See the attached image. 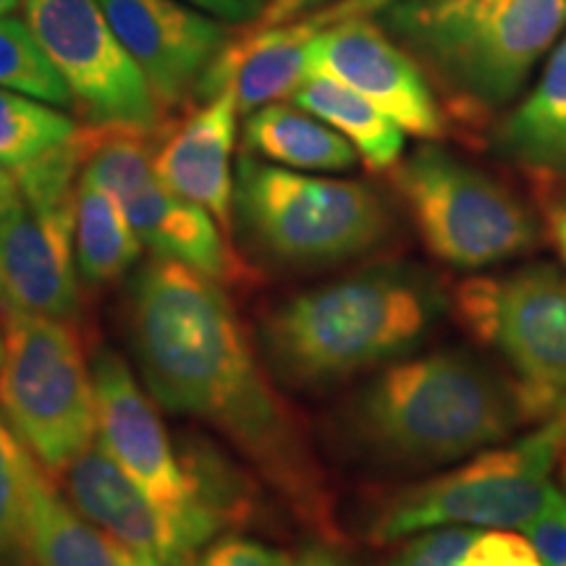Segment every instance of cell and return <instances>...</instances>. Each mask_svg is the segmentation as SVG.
<instances>
[{"label":"cell","mask_w":566,"mask_h":566,"mask_svg":"<svg viewBox=\"0 0 566 566\" xmlns=\"http://www.w3.org/2000/svg\"><path fill=\"white\" fill-rule=\"evenodd\" d=\"M132 336L163 407L216 424L296 512L328 527V493L313 451L254 359L221 283L179 260H153L134 281Z\"/></svg>","instance_id":"6da1fadb"},{"label":"cell","mask_w":566,"mask_h":566,"mask_svg":"<svg viewBox=\"0 0 566 566\" xmlns=\"http://www.w3.org/2000/svg\"><path fill=\"white\" fill-rule=\"evenodd\" d=\"M446 310L415 265H373L289 296L260 325L271 370L286 386L323 388L407 357Z\"/></svg>","instance_id":"7a4b0ae2"},{"label":"cell","mask_w":566,"mask_h":566,"mask_svg":"<svg viewBox=\"0 0 566 566\" xmlns=\"http://www.w3.org/2000/svg\"><path fill=\"white\" fill-rule=\"evenodd\" d=\"M525 422L514 384L464 352L388 365L359 391L352 428L394 467H438L491 449Z\"/></svg>","instance_id":"3957f363"},{"label":"cell","mask_w":566,"mask_h":566,"mask_svg":"<svg viewBox=\"0 0 566 566\" xmlns=\"http://www.w3.org/2000/svg\"><path fill=\"white\" fill-rule=\"evenodd\" d=\"M384 30L446 92L501 108L566 27V0H396Z\"/></svg>","instance_id":"277c9868"},{"label":"cell","mask_w":566,"mask_h":566,"mask_svg":"<svg viewBox=\"0 0 566 566\" xmlns=\"http://www.w3.org/2000/svg\"><path fill=\"white\" fill-rule=\"evenodd\" d=\"M233 210L250 242L289 268L346 263L391 233V212L367 184L296 174L254 155L239 160Z\"/></svg>","instance_id":"5b68a950"},{"label":"cell","mask_w":566,"mask_h":566,"mask_svg":"<svg viewBox=\"0 0 566 566\" xmlns=\"http://www.w3.org/2000/svg\"><path fill=\"white\" fill-rule=\"evenodd\" d=\"M566 446V412L509 446H491L457 470L399 491L375 516L370 535L394 543L433 527H525L554 493Z\"/></svg>","instance_id":"8992f818"},{"label":"cell","mask_w":566,"mask_h":566,"mask_svg":"<svg viewBox=\"0 0 566 566\" xmlns=\"http://www.w3.org/2000/svg\"><path fill=\"white\" fill-rule=\"evenodd\" d=\"M394 184L430 254L459 271L506 263L541 242L533 210L514 189L438 145L399 163Z\"/></svg>","instance_id":"52a82bcc"},{"label":"cell","mask_w":566,"mask_h":566,"mask_svg":"<svg viewBox=\"0 0 566 566\" xmlns=\"http://www.w3.org/2000/svg\"><path fill=\"white\" fill-rule=\"evenodd\" d=\"M0 409L48 472H61L95 443V384L74 325L6 313Z\"/></svg>","instance_id":"ba28073f"},{"label":"cell","mask_w":566,"mask_h":566,"mask_svg":"<svg viewBox=\"0 0 566 566\" xmlns=\"http://www.w3.org/2000/svg\"><path fill=\"white\" fill-rule=\"evenodd\" d=\"M454 304L467 334L509 363L525 422L566 412V275L556 265L467 279Z\"/></svg>","instance_id":"9c48e42d"},{"label":"cell","mask_w":566,"mask_h":566,"mask_svg":"<svg viewBox=\"0 0 566 566\" xmlns=\"http://www.w3.org/2000/svg\"><path fill=\"white\" fill-rule=\"evenodd\" d=\"M160 126H76L80 176L116 197L139 242L158 252V258L179 260L218 283L244 281L250 271L231 252L216 218L174 195L155 176L153 153Z\"/></svg>","instance_id":"30bf717a"},{"label":"cell","mask_w":566,"mask_h":566,"mask_svg":"<svg viewBox=\"0 0 566 566\" xmlns=\"http://www.w3.org/2000/svg\"><path fill=\"white\" fill-rule=\"evenodd\" d=\"M11 174L21 200L0 216V307L66 321L80 310L74 137Z\"/></svg>","instance_id":"8fae6325"},{"label":"cell","mask_w":566,"mask_h":566,"mask_svg":"<svg viewBox=\"0 0 566 566\" xmlns=\"http://www.w3.org/2000/svg\"><path fill=\"white\" fill-rule=\"evenodd\" d=\"M27 24L92 124L158 126L160 108L97 0H24Z\"/></svg>","instance_id":"7c38bea8"},{"label":"cell","mask_w":566,"mask_h":566,"mask_svg":"<svg viewBox=\"0 0 566 566\" xmlns=\"http://www.w3.org/2000/svg\"><path fill=\"white\" fill-rule=\"evenodd\" d=\"M310 69L349 84L407 134L422 139L446 134L443 111L422 69L367 17L323 27L310 45Z\"/></svg>","instance_id":"4fadbf2b"},{"label":"cell","mask_w":566,"mask_h":566,"mask_svg":"<svg viewBox=\"0 0 566 566\" xmlns=\"http://www.w3.org/2000/svg\"><path fill=\"white\" fill-rule=\"evenodd\" d=\"M111 30L150 84L160 113L195 95L197 82L229 42V27L176 0H97Z\"/></svg>","instance_id":"5bb4252c"},{"label":"cell","mask_w":566,"mask_h":566,"mask_svg":"<svg viewBox=\"0 0 566 566\" xmlns=\"http://www.w3.org/2000/svg\"><path fill=\"white\" fill-rule=\"evenodd\" d=\"M61 472L71 504L118 546L158 558L166 566H197L200 554L189 546L179 525L126 475L103 446L92 443Z\"/></svg>","instance_id":"9a60e30c"},{"label":"cell","mask_w":566,"mask_h":566,"mask_svg":"<svg viewBox=\"0 0 566 566\" xmlns=\"http://www.w3.org/2000/svg\"><path fill=\"white\" fill-rule=\"evenodd\" d=\"M323 30L317 17L283 21L273 27H244L229 38L195 87L197 101L208 103L231 92L237 111L250 116L263 105L292 97L310 69V45Z\"/></svg>","instance_id":"2e32d148"},{"label":"cell","mask_w":566,"mask_h":566,"mask_svg":"<svg viewBox=\"0 0 566 566\" xmlns=\"http://www.w3.org/2000/svg\"><path fill=\"white\" fill-rule=\"evenodd\" d=\"M237 116L233 95L221 92L181 124L160 126L153 153V171L163 187L208 210L223 231L231 229L233 218L231 150Z\"/></svg>","instance_id":"e0dca14e"},{"label":"cell","mask_w":566,"mask_h":566,"mask_svg":"<svg viewBox=\"0 0 566 566\" xmlns=\"http://www.w3.org/2000/svg\"><path fill=\"white\" fill-rule=\"evenodd\" d=\"M24 551L34 566H122L116 541L97 533L61 499L40 464L27 485Z\"/></svg>","instance_id":"ac0fdd59"},{"label":"cell","mask_w":566,"mask_h":566,"mask_svg":"<svg viewBox=\"0 0 566 566\" xmlns=\"http://www.w3.org/2000/svg\"><path fill=\"white\" fill-rule=\"evenodd\" d=\"M244 147L254 158H265L292 171H349L357 150L313 113L271 103L247 116Z\"/></svg>","instance_id":"d6986e66"},{"label":"cell","mask_w":566,"mask_h":566,"mask_svg":"<svg viewBox=\"0 0 566 566\" xmlns=\"http://www.w3.org/2000/svg\"><path fill=\"white\" fill-rule=\"evenodd\" d=\"M292 97L302 111L313 113L349 139L370 171H388L399 163L405 129L349 84L310 69Z\"/></svg>","instance_id":"ffe728a7"},{"label":"cell","mask_w":566,"mask_h":566,"mask_svg":"<svg viewBox=\"0 0 566 566\" xmlns=\"http://www.w3.org/2000/svg\"><path fill=\"white\" fill-rule=\"evenodd\" d=\"M499 147L543 174H566V38L527 101L501 124Z\"/></svg>","instance_id":"44dd1931"},{"label":"cell","mask_w":566,"mask_h":566,"mask_svg":"<svg viewBox=\"0 0 566 566\" xmlns=\"http://www.w3.org/2000/svg\"><path fill=\"white\" fill-rule=\"evenodd\" d=\"M76 271L92 286L116 281L139 260L142 242L116 197L80 176L76 187Z\"/></svg>","instance_id":"7402d4cb"},{"label":"cell","mask_w":566,"mask_h":566,"mask_svg":"<svg viewBox=\"0 0 566 566\" xmlns=\"http://www.w3.org/2000/svg\"><path fill=\"white\" fill-rule=\"evenodd\" d=\"M386 566H541V558L525 535L451 525L409 535Z\"/></svg>","instance_id":"603a6c76"},{"label":"cell","mask_w":566,"mask_h":566,"mask_svg":"<svg viewBox=\"0 0 566 566\" xmlns=\"http://www.w3.org/2000/svg\"><path fill=\"white\" fill-rule=\"evenodd\" d=\"M76 124L34 97L0 87V163L9 171L66 145Z\"/></svg>","instance_id":"cb8c5ba5"},{"label":"cell","mask_w":566,"mask_h":566,"mask_svg":"<svg viewBox=\"0 0 566 566\" xmlns=\"http://www.w3.org/2000/svg\"><path fill=\"white\" fill-rule=\"evenodd\" d=\"M0 87L51 105H71L69 84L55 71L27 21L0 17Z\"/></svg>","instance_id":"d4e9b609"},{"label":"cell","mask_w":566,"mask_h":566,"mask_svg":"<svg viewBox=\"0 0 566 566\" xmlns=\"http://www.w3.org/2000/svg\"><path fill=\"white\" fill-rule=\"evenodd\" d=\"M38 459L21 438L0 420V562H11L24 551L27 485Z\"/></svg>","instance_id":"484cf974"},{"label":"cell","mask_w":566,"mask_h":566,"mask_svg":"<svg viewBox=\"0 0 566 566\" xmlns=\"http://www.w3.org/2000/svg\"><path fill=\"white\" fill-rule=\"evenodd\" d=\"M525 530L541 566H566V493L554 488L543 512Z\"/></svg>","instance_id":"4316f807"},{"label":"cell","mask_w":566,"mask_h":566,"mask_svg":"<svg viewBox=\"0 0 566 566\" xmlns=\"http://www.w3.org/2000/svg\"><path fill=\"white\" fill-rule=\"evenodd\" d=\"M283 551L244 535H223L197 558V566H292Z\"/></svg>","instance_id":"83f0119b"},{"label":"cell","mask_w":566,"mask_h":566,"mask_svg":"<svg viewBox=\"0 0 566 566\" xmlns=\"http://www.w3.org/2000/svg\"><path fill=\"white\" fill-rule=\"evenodd\" d=\"M187 3L231 24H252L265 9V0H187Z\"/></svg>","instance_id":"f1b7e54d"},{"label":"cell","mask_w":566,"mask_h":566,"mask_svg":"<svg viewBox=\"0 0 566 566\" xmlns=\"http://www.w3.org/2000/svg\"><path fill=\"white\" fill-rule=\"evenodd\" d=\"M396 3V0H338L336 6H328V9L317 11L315 17L323 27L334 24V21L342 19H354V17H370V13H380L388 6Z\"/></svg>","instance_id":"f546056e"},{"label":"cell","mask_w":566,"mask_h":566,"mask_svg":"<svg viewBox=\"0 0 566 566\" xmlns=\"http://www.w3.org/2000/svg\"><path fill=\"white\" fill-rule=\"evenodd\" d=\"M307 11V0H268L263 13L247 27H273L283 24V21L294 19L296 13Z\"/></svg>","instance_id":"4dcf8cb0"},{"label":"cell","mask_w":566,"mask_h":566,"mask_svg":"<svg viewBox=\"0 0 566 566\" xmlns=\"http://www.w3.org/2000/svg\"><path fill=\"white\" fill-rule=\"evenodd\" d=\"M546 226H548V237L554 242L556 252L562 254L564 265H566V195L554 197L546 208Z\"/></svg>","instance_id":"1f68e13d"},{"label":"cell","mask_w":566,"mask_h":566,"mask_svg":"<svg viewBox=\"0 0 566 566\" xmlns=\"http://www.w3.org/2000/svg\"><path fill=\"white\" fill-rule=\"evenodd\" d=\"M292 566H354L349 556H344L342 551L328 548V546H313L296 558Z\"/></svg>","instance_id":"d6a6232c"},{"label":"cell","mask_w":566,"mask_h":566,"mask_svg":"<svg viewBox=\"0 0 566 566\" xmlns=\"http://www.w3.org/2000/svg\"><path fill=\"white\" fill-rule=\"evenodd\" d=\"M19 200H21V192H19L17 176H13L9 168L0 163V216H3V212H9Z\"/></svg>","instance_id":"836d02e7"},{"label":"cell","mask_w":566,"mask_h":566,"mask_svg":"<svg viewBox=\"0 0 566 566\" xmlns=\"http://www.w3.org/2000/svg\"><path fill=\"white\" fill-rule=\"evenodd\" d=\"M116 546H118V543H116ZM118 564H122V566H166V564H160L158 558H153L147 554H137V551H129L124 546H118Z\"/></svg>","instance_id":"e575fe53"},{"label":"cell","mask_w":566,"mask_h":566,"mask_svg":"<svg viewBox=\"0 0 566 566\" xmlns=\"http://www.w3.org/2000/svg\"><path fill=\"white\" fill-rule=\"evenodd\" d=\"M556 475H558V483H562V488L566 491V446L562 451V457H558V464H556Z\"/></svg>","instance_id":"d590c367"},{"label":"cell","mask_w":566,"mask_h":566,"mask_svg":"<svg viewBox=\"0 0 566 566\" xmlns=\"http://www.w3.org/2000/svg\"><path fill=\"white\" fill-rule=\"evenodd\" d=\"M19 3H24V0H0V17L13 9H19Z\"/></svg>","instance_id":"8d00e7d4"},{"label":"cell","mask_w":566,"mask_h":566,"mask_svg":"<svg viewBox=\"0 0 566 566\" xmlns=\"http://www.w3.org/2000/svg\"><path fill=\"white\" fill-rule=\"evenodd\" d=\"M325 0H307V9H313V6H321Z\"/></svg>","instance_id":"74e56055"},{"label":"cell","mask_w":566,"mask_h":566,"mask_svg":"<svg viewBox=\"0 0 566 566\" xmlns=\"http://www.w3.org/2000/svg\"><path fill=\"white\" fill-rule=\"evenodd\" d=\"M0 359H3V336H0Z\"/></svg>","instance_id":"f35d334b"}]
</instances>
